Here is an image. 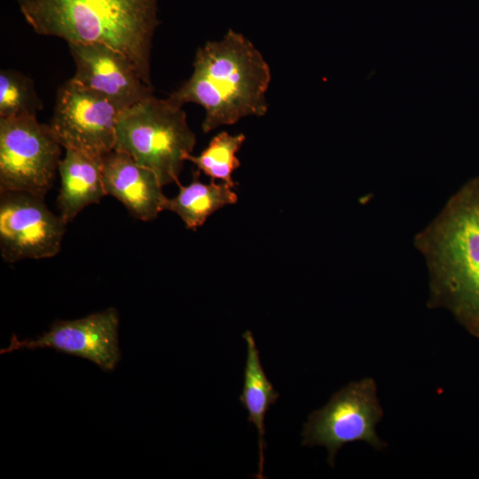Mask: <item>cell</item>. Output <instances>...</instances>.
<instances>
[{
    "mask_svg": "<svg viewBox=\"0 0 479 479\" xmlns=\"http://www.w3.org/2000/svg\"><path fill=\"white\" fill-rule=\"evenodd\" d=\"M429 273L430 308L479 338V177L465 183L414 238Z\"/></svg>",
    "mask_w": 479,
    "mask_h": 479,
    "instance_id": "obj_1",
    "label": "cell"
},
{
    "mask_svg": "<svg viewBox=\"0 0 479 479\" xmlns=\"http://www.w3.org/2000/svg\"><path fill=\"white\" fill-rule=\"evenodd\" d=\"M271 80L270 66L258 49L230 29L221 39L197 49L192 75L167 98L178 106H202L201 129L208 133L244 117L263 116Z\"/></svg>",
    "mask_w": 479,
    "mask_h": 479,
    "instance_id": "obj_2",
    "label": "cell"
},
{
    "mask_svg": "<svg viewBox=\"0 0 479 479\" xmlns=\"http://www.w3.org/2000/svg\"><path fill=\"white\" fill-rule=\"evenodd\" d=\"M27 23L41 35L69 43H102L125 54L144 82L151 80L157 0H18Z\"/></svg>",
    "mask_w": 479,
    "mask_h": 479,
    "instance_id": "obj_3",
    "label": "cell"
},
{
    "mask_svg": "<svg viewBox=\"0 0 479 479\" xmlns=\"http://www.w3.org/2000/svg\"><path fill=\"white\" fill-rule=\"evenodd\" d=\"M196 145L183 106L152 95L120 112L115 150L151 169L162 186L179 177Z\"/></svg>",
    "mask_w": 479,
    "mask_h": 479,
    "instance_id": "obj_4",
    "label": "cell"
},
{
    "mask_svg": "<svg viewBox=\"0 0 479 479\" xmlns=\"http://www.w3.org/2000/svg\"><path fill=\"white\" fill-rule=\"evenodd\" d=\"M382 417L374 380L366 377L352 381L309 415L302 431V444L326 447L331 467L339 450L349 443L365 442L381 451L387 444L379 437L376 428Z\"/></svg>",
    "mask_w": 479,
    "mask_h": 479,
    "instance_id": "obj_5",
    "label": "cell"
},
{
    "mask_svg": "<svg viewBox=\"0 0 479 479\" xmlns=\"http://www.w3.org/2000/svg\"><path fill=\"white\" fill-rule=\"evenodd\" d=\"M62 145L36 115L0 118V192L45 196L61 161Z\"/></svg>",
    "mask_w": 479,
    "mask_h": 479,
    "instance_id": "obj_6",
    "label": "cell"
},
{
    "mask_svg": "<svg viewBox=\"0 0 479 479\" xmlns=\"http://www.w3.org/2000/svg\"><path fill=\"white\" fill-rule=\"evenodd\" d=\"M67 224L47 207L44 196L0 192V250L5 262L55 256Z\"/></svg>",
    "mask_w": 479,
    "mask_h": 479,
    "instance_id": "obj_7",
    "label": "cell"
},
{
    "mask_svg": "<svg viewBox=\"0 0 479 479\" xmlns=\"http://www.w3.org/2000/svg\"><path fill=\"white\" fill-rule=\"evenodd\" d=\"M120 112L105 97L69 79L58 90L49 125L64 149L104 156L115 147Z\"/></svg>",
    "mask_w": 479,
    "mask_h": 479,
    "instance_id": "obj_8",
    "label": "cell"
},
{
    "mask_svg": "<svg viewBox=\"0 0 479 479\" xmlns=\"http://www.w3.org/2000/svg\"><path fill=\"white\" fill-rule=\"evenodd\" d=\"M119 314L114 308L74 320H57L49 331L35 339L19 340L12 336L1 354L20 349H53L85 358L103 371H113L121 352L118 341Z\"/></svg>",
    "mask_w": 479,
    "mask_h": 479,
    "instance_id": "obj_9",
    "label": "cell"
},
{
    "mask_svg": "<svg viewBox=\"0 0 479 479\" xmlns=\"http://www.w3.org/2000/svg\"><path fill=\"white\" fill-rule=\"evenodd\" d=\"M75 72L74 82L100 94L120 111L153 95L132 61L102 43H69Z\"/></svg>",
    "mask_w": 479,
    "mask_h": 479,
    "instance_id": "obj_10",
    "label": "cell"
},
{
    "mask_svg": "<svg viewBox=\"0 0 479 479\" xmlns=\"http://www.w3.org/2000/svg\"><path fill=\"white\" fill-rule=\"evenodd\" d=\"M102 161L106 194L118 200L135 218L151 221L164 210L167 197L151 169L115 149L105 154Z\"/></svg>",
    "mask_w": 479,
    "mask_h": 479,
    "instance_id": "obj_11",
    "label": "cell"
},
{
    "mask_svg": "<svg viewBox=\"0 0 479 479\" xmlns=\"http://www.w3.org/2000/svg\"><path fill=\"white\" fill-rule=\"evenodd\" d=\"M58 173L60 188L57 199L59 215L68 224L86 207L106 196L103 180V156L75 149H65Z\"/></svg>",
    "mask_w": 479,
    "mask_h": 479,
    "instance_id": "obj_12",
    "label": "cell"
},
{
    "mask_svg": "<svg viewBox=\"0 0 479 479\" xmlns=\"http://www.w3.org/2000/svg\"><path fill=\"white\" fill-rule=\"evenodd\" d=\"M242 337L247 344V358L244 369V384L239 399L248 412L247 420L253 423L258 431L259 462L258 471L255 477L262 479L264 478L263 474L264 449L267 446L264 439V419L271 405L276 403L279 395L263 370L252 332L247 330Z\"/></svg>",
    "mask_w": 479,
    "mask_h": 479,
    "instance_id": "obj_13",
    "label": "cell"
},
{
    "mask_svg": "<svg viewBox=\"0 0 479 479\" xmlns=\"http://www.w3.org/2000/svg\"><path fill=\"white\" fill-rule=\"evenodd\" d=\"M200 171L193 172L192 180L188 185H178V193L167 198L164 210L176 213L187 229L196 230L204 224L208 216L224 206L234 204L237 194L226 183H202Z\"/></svg>",
    "mask_w": 479,
    "mask_h": 479,
    "instance_id": "obj_14",
    "label": "cell"
},
{
    "mask_svg": "<svg viewBox=\"0 0 479 479\" xmlns=\"http://www.w3.org/2000/svg\"><path fill=\"white\" fill-rule=\"evenodd\" d=\"M245 140L246 136L242 133L232 135L222 131L213 137L199 155L191 153L185 159L211 180H220L234 187L236 184L232 179V173L240 166L236 153Z\"/></svg>",
    "mask_w": 479,
    "mask_h": 479,
    "instance_id": "obj_15",
    "label": "cell"
},
{
    "mask_svg": "<svg viewBox=\"0 0 479 479\" xmlns=\"http://www.w3.org/2000/svg\"><path fill=\"white\" fill-rule=\"evenodd\" d=\"M43 102L33 81L13 69L0 72V118L36 115Z\"/></svg>",
    "mask_w": 479,
    "mask_h": 479,
    "instance_id": "obj_16",
    "label": "cell"
}]
</instances>
